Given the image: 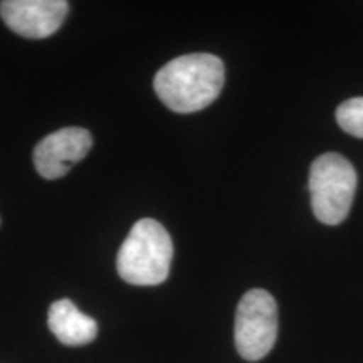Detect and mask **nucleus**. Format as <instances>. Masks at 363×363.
Segmentation results:
<instances>
[{
  "label": "nucleus",
  "instance_id": "f257e3e1",
  "mask_svg": "<svg viewBox=\"0 0 363 363\" xmlns=\"http://www.w3.org/2000/svg\"><path fill=\"white\" fill-rule=\"evenodd\" d=\"M224 83V62L214 54L195 52L163 66L153 79V88L167 108L187 115L214 103Z\"/></svg>",
  "mask_w": 363,
  "mask_h": 363
},
{
  "label": "nucleus",
  "instance_id": "f03ea898",
  "mask_svg": "<svg viewBox=\"0 0 363 363\" xmlns=\"http://www.w3.org/2000/svg\"><path fill=\"white\" fill-rule=\"evenodd\" d=\"M174 244L155 219H140L131 227L116 257L121 279L135 286H157L169 278Z\"/></svg>",
  "mask_w": 363,
  "mask_h": 363
},
{
  "label": "nucleus",
  "instance_id": "7ed1b4c3",
  "mask_svg": "<svg viewBox=\"0 0 363 363\" xmlns=\"http://www.w3.org/2000/svg\"><path fill=\"white\" fill-rule=\"evenodd\" d=\"M357 190V172L340 153H323L310 170L311 207L326 225H338L350 214Z\"/></svg>",
  "mask_w": 363,
  "mask_h": 363
},
{
  "label": "nucleus",
  "instance_id": "20e7f679",
  "mask_svg": "<svg viewBox=\"0 0 363 363\" xmlns=\"http://www.w3.org/2000/svg\"><path fill=\"white\" fill-rule=\"evenodd\" d=\"M278 338V305L266 289H251L235 311L234 340L239 355L249 362L264 358Z\"/></svg>",
  "mask_w": 363,
  "mask_h": 363
},
{
  "label": "nucleus",
  "instance_id": "39448f33",
  "mask_svg": "<svg viewBox=\"0 0 363 363\" xmlns=\"http://www.w3.org/2000/svg\"><path fill=\"white\" fill-rule=\"evenodd\" d=\"M93 138L88 130L67 126L40 140L34 148V165L45 180H56L66 175L74 163L88 155Z\"/></svg>",
  "mask_w": 363,
  "mask_h": 363
},
{
  "label": "nucleus",
  "instance_id": "423d86ee",
  "mask_svg": "<svg viewBox=\"0 0 363 363\" xmlns=\"http://www.w3.org/2000/svg\"><path fill=\"white\" fill-rule=\"evenodd\" d=\"M69 4L66 0H4L0 16L9 29L27 39H44L62 26Z\"/></svg>",
  "mask_w": 363,
  "mask_h": 363
},
{
  "label": "nucleus",
  "instance_id": "0eeeda50",
  "mask_svg": "<svg viewBox=\"0 0 363 363\" xmlns=\"http://www.w3.org/2000/svg\"><path fill=\"white\" fill-rule=\"evenodd\" d=\"M48 326L62 345L81 347L96 338L98 323L84 315L71 299H57L48 313Z\"/></svg>",
  "mask_w": 363,
  "mask_h": 363
},
{
  "label": "nucleus",
  "instance_id": "6e6552de",
  "mask_svg": "<svg viewBox=\"0 0 363 363\" xmlns=\"http://www.w3.org/2000/svg\"><path fill=\"white\" fill-rule=\"evenodd\" d=\"M340 128L355 138H363V96L343 101L337 110Z\"/></svg>",
  "mask_w": 363,
  "mask_h": 363
}]
</instances>
